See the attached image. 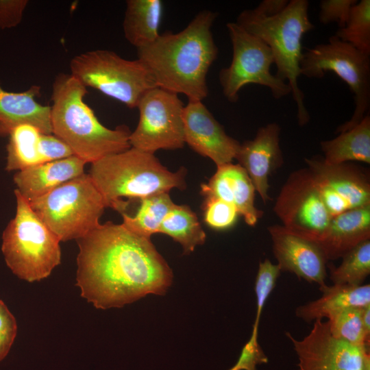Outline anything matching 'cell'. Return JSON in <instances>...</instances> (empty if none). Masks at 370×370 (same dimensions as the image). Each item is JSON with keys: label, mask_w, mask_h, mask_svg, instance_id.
Returning <instances> with one entry per match:
<instances>
[{"label": "cell", "mask_w": 370, "mask_h": 370, "mask_svg": "<svg viewBox=\"0 0 370 370\" xmlns=\"http://www.w3.org/2000/svg\"><path fill=\"white\" fill-rule=\"evenodd\" d=\"M362 370H370L369 351L366 352L364 354Z\"/></svg>", "instance_id": "f35d334b"}, {"label": "cell", "mask_w": 370, "mask_h": 370, "mask_svg": "<svg viewBox=\"0 0 370 370\" xmlns=\"http://www.w3.org/2000/svg\"><path fill=\"white\" fill-rule=\"evenodd\" d=\"M332 71L343 80L354 94L355 108L350 119L340 125L339 134L358 125L370 106V58L335 35L328 43L319 44L303 52L300 75L322 78Z\"/></svg>", "instance_id": "9c48e42d"}, {"label": "cell", "mask_w": 370, "mask_h": 370, "mask_svg": "<svg viewBox=\"0 0 370 370\" xmlns=\"http://www.w3.org/2000/svg\"><path fill=\"white\" fill-rule=\"evenodd\" d=\"M16 209L2 234L1 251L8 267L21 280L47 278L61 261L60 241L15 189Z\"/></svg>", "instance_id": "8992f818"}, {"label": "cell", "mask_w": 370, "mask_h": 370, "mask_svg": "<svg viewBox=\"0 0 370 370\" xmlns=\"http://www.w3.org/2000/svg\"><path fill=\"white\" fill-rule=\"evenodd\" d=\"M323 160L328 164L358 161L370 163V116L366 114L352 129L339 133L334 138L322 140Z\"/></svg>", "instance_id": "cb8c5ba5"}, {"label": "cell", "mask_w": 370, "mask_h": 370, "mask_svg": "<svg viewBox=\"0 0 370 370\" xmlns=\"http://www.w3.org/2000/svg\"><path fill=\"white\" fill-rule=\"evenodd\" d=\"M217 171L206 184L201 185L204 197H214L232 204L245 223L254 226L263 211L254 205L255 188L245 169L238 164L217 166Z\"/></svg>", "instance_id": "ac0fdd59"}, {"label": "cell", "mask_w": 370, "mask_h": 370, "mask_svg": "<svg viewBox=\"0 0 370 370\" xmlns=\"http://www.w3.org/2000/svg\"><path fill=\"white\" fill-rule=\"evenodd\" d=\"M338 267L329 266L333 284L360 286L370 273V240L365 241L342 257Z\"/></svg>", "instance_id": "83f0119b"}, {"label": "cell", "mask_w": 370, "mask_h": 370, "mask_svg": "<svg viewBox=\"0 0 370 370\" xmlns=\"http://www.w3.org/2000/svg\"><path fill=\"white\" fill-rule=\"evenodd\" d=\"M86 164L71 156L18 171L13 177L16 190L29 202L85 173Z\"/></svg>", "instance_id": "d6986e66"}, {"label": "cell", "mask_w": 370, "mask_h": 370, "mask_svg": "<svg viewBox=\"0 0 370 370\" xmlns=\"http://www.w3.org/2000/svg\"><path fill=\"white\" fill-rule=\"evenodd\" d=\"M41 132L29 124L14 126L9 132L5 170L21 171L45 163L41 147Z\"/></svg>", "instance_id": "d4e9b609"}, {"label": "cell", "mask_w": 370, "mask_h": 370, "mask_svg": "<svg viewBox=\"0 0 370 370\" xmlns=\"http://www.w3.org/2000/svg\"><path fill=\"white\" fill-rule=\"evenodd\" d=\"M321 296L298 306L297 317L307 323L328 319L331 314L347 308H362L370 305V285L349 286L327 284L319 286Z\"/></svg>", "instance_id": "7402d4cb"}, {"label": "cell", "mask_w": 370, "mask_h": 370, "mask_svg": "<svg viewBox=\"0 0 370 370\" xmlns=\"http://www.w3.org/2000/svg\"><path fill=\"white\" fill-rule=\"evenodd\" d=\"M356 0H322L320 2L319 18L321 23L336 22L339 28L343 27L348 19L352 7Z\"/></svg>", "instance_id": "836d02e7"}, {"label": "cell", "mask_w": 370, "mask_h": 370, "mask_svg": "<svg viewBox=\"0 0 370 370\" xmlns=\"http://www.w3.org/2000/svg\"><path fill=\"white\" fill-rule=\"evenodd\" d=\"M307 0L288 1L280 12L266 14L253 9L241 12L236 23L249 34L258 37L271 49L277 67L275 75L288 83L297 107L300 126L306 125L310 114L304 104V94L299 87L302 38L314 25L308 15Z\"/></svg>", "instance_id": "5b68a950"}, {"label": "cell", "mask_w": 370, "mask_h": 370, "mask_svg": "<svg viewBox=\"0 0 370 370\" xmlns=\"http://www.w3.org/2000/svg\"><path fill=\"white\" fill-rule=\"evenodd\" d=\"M159 233L166 234L179 243L184 254L193 252L206 238L196 214L188 206L175 204L161 223Z\"/></svg>", "instance_id": "484cf974"}, {"label": "cell", "mask_w": 370, "mask_h": 370, "mask_svg": "<svg viewBox=\"0 0 370 370\" xmlns=\"http://www.w3.org/2000/svg\"><path fill=\"white\" fill-rule=\"evenodd\" d=\"M340 40L370 56V1L361 0L351 8L345 25L334 34Z\"/></svg>", "instance_id": "f1b7e54d"}, {"label": "cell", "mask_w": 370, "mask_h": 370, "mask_svg": "<svg viewBox=\"0 0 370 370\" xmlns=\"http://www.w3.org/2000/svg\"><path fill=\"white\" fill-rule=\"evenodd\" d=\"M367 240H370V205L333 217L323 236L317 243L329 261L342 258Z\"/></svg>", "instance_id": "44dd1931"}, {"label": "cell", "mask_w": 370, "mask_h": 370, "mask_svg": "<svg viewBox=\"0 0 370 370\" xmlns=\"http://www.w3.org/2000/svg\"><path fill=\"white\" fill-rule=\"evenodd\" d=\"M71 74L84 86L95 88L130 108H134L149 90L157 87L147 68L138 59L126 60L115 52L97 49L74 56Z\"/></svg>", "instance_id": "ba28073f"}, {"label": "cell", "mask_w": 370, "mask_h": 370, "mask_svg": "<svg viewBox=\"0 0 370 370\" xmlns=\"http://www.w3.org/2000/svg\"><path fill=\"white\" fill-rule=\"evenodd\" d=\"M77 241V286L97 308L122 307L149 294L163 295L172 283V271L151 239L122 223H100Z\"/></svg>", "instance_id": "6da1fadb"}, {"label": "cell", "mask_w": 370, "mask_h": 370, "mask_svg": "<svg viewBox=\"0 0 370 370\" xmlns=\"http://www.w3.org/2000/svg\"><path fill=\"white\" fill-rule=\"evenodd\" d=\"M16 332V319L4 302L0 299V362L9 353Z\"/></svg>", "instance_id": "e575fe53"}, {"label": "cell", "mask_w": 370, "mask_h": 370, "mask_svg": "<svg viewBox=\"0 0 370 370\" xmlns=\"http://www.w3.org/2000/svg\"><path fill=\"white\" fill-rule=\"evenodd\" d=\"M299 370H362L364 354L369 347H358L334 337L328 321L317 319L310 332L302 339L291 333Z\"/></svg>", "instance_id": "5bb4252c"}, {"label": "cell", "mask_w": 370, "mask_h": 370, "mask_svg": "<svg viewBox=\"0 0 370 370\" xmlns=\"http://www.w3.org/2000/svg\"><path fill=\"white\" fill-rule=\"evenodd\" d=\"M185 143L217 166L231 163L241 143L226 134L202 101H188L183 110Z\"/></svg>", "instance_id": "9a60e30c"}, {"label": "cell", "mask_w": 370, "mask_h": 370, "mask_svg": "<svg viewBox=\"0 0 370 370\" xmlns=\"http://www.w3.org/2000/svg\"><path fill=\"white\" fill-rule=\"evenodd\" d=\"M226 27L232 45V59L230 66L219 73L224 97L231 103L236 102L241 89L249 84L266 86L276 99L291 93L288 83L270 71L274 58L269 46L236 22L227 23Z\"/></svg>", "instance_id": "30bf717a"}, {"label": "cell", "mask_w": 370, "mask_h": 370, "mask_svg": "<svg viewBox=\"0 0 370 370\" xmlns=\"http://www.w3.org/2000/svg\"><path fill=\"white\" fill-rule=\"evenodd\" d=\"M32 209L60 241L79 240L99 225L106 207L86 173L29 202Z\"/></svg>", "instance_id": "52a82bcc"}, {"label": "cell", "mask_w": 370, "mask_h": 370, "mask_svg": "<svg viewBox=\"0 0 370 370\" xmlns=\"http://www.w3.org/2000/svg\"><path fill=\"white\" fill-rule=\"evenodd\" d=\"M332 217L347 210L370 205L369 174L348 162L328 164L323 158H306Z\"/></svg>", "instance_id": "4fadbf2b"}, {"label": "cell", "mask_w": 370, "mask_h": 370, "mask_svg": "<svg viewBox=\"0 0 370 370\" xmlns=\"http://www.w3.org/2000/svg\"><path fill=\"white\" fill-rule=\"evenodd\" d=\"M273 211L283 227L315 243L322 238L332 218L308 168L290 174Z\"/></svg>", "instance_id": "7c38bea8"}, {"label": "cell", "mask_w": 370, "mask_h": 370, "mask_svg": "<svg viewBox=\"0 0 370 370\" xmlns=\"http://www.w3.org/2000/svg\"><path fill=\"white\" fill-rule=\"evenodd\" d=\"M273 254L281 271H288L299 278L325 285L328 262L319 245L298 236L282 225L269 226Z\"/></svg>", "instance_id": "2e32d148"}, {"label": "cell", "mask_w": 370, "mask_h": 370, "mask_svg": "<svg viewBox=\"0 0 370 370\" xmlns=\"http://www.w3.org/2000/svg\"><path fill=\"white\" fill-rule=\"evenodd\" d=\"M164 5L160 0H127L123 21L126 40L137 49L159 37Z\"/></svg>", "instance_id": "603a6c76"}, {"label": "cell", "mask_w": 370, "mask_h": 370, "mask_svg": "<svg viewBox=\"0 0 370 370\" xmlns=\"http://www.w3.org/2000/svg\"><path fill=\"white\" fill-rule=\"evenodd\" d=\"M204 221L212 229L225 230L236 222L239 213L230 203L214 197H205L202 205Z\"/></svg>", "instance_id": "4dcf8cb0"}, {"label": "cell", "mask_w": 370, "mask_h": 370, "mask_svg": "<svg viewBox=\"0 0 370 370\" xmlns=\"http://www.w3.org/2000/svg\"><path fill=\"white\" fill-rule=\"evenodd\" d=\"M280 132L281 128L276 123L260 127L252 140L240 145L235 158L249 175L264 203L270 199L269 177L284 163L280 145Z\"/></svg>", "instance_id": "e0dca14e"}, {"label": "cell", "mask_w": 370, "mask_h": 370, "mask_svg": "<svg viewBox=\"0 0 370 370\" xmlns=\"http://www.w3.org/2000/svg\"><path fill=\"white\" fill-rule=\"evenodd\" d=\"M268 362V357L258 343V328L253 326L251 335L243 346L237 362L228 370H257V365Z\"/></svg>", "instance_id": "d6a6232c"}, {"label": "cell", "mask_w": 370, "mask_h": 370, "mask_svg": "<svg viewBox=\"0 0 370 370\" xmlns=\"http://www.w3.org/2000/svg\"><path fill=\"white\" fill-rule=\"evenodd\" d=\"M361 309L347 308L328 318L331 334L340 340L358 347H369L370 340L365 334Z\"/></svg>", "instance_id": "f546056e"}, {"label": "cell", "mask_w": 370, "mask_h": 370, "mask_svg": "<svg viewBox=\"0 0 370 370\" xmlns=\"http://www.w3.org/2000/svg\"><path fill=\"white\" fill-rule=\"evenodd\" d=\"M84 86L71 73L58 74L52 84L50 117L52 134L86 163L131 147V131L125 125L105 127L84 101Z\"/></svg>", "instance_id": "3957f363"}, {"label": "cell", "mask_w": 370, "mask_h": 370, "mask_svg": "<svg viewBox=\"0 0 370 370\" xmlns=\"http://www.w3.org/2000/svg\"><path fill=\"white\" fill-rule=\"evenodd\" d=\"M28 3L27 0H0V29L18 25Z\"/></svg>", "instance_id": "d590c367"}, {"label": "cell", "mask_w": 370, "mask_h": 370, "mask_svg": "<svg viewBox=\"0 0 370 370\" xmlns=\"http://www.w3.org/2000/svg\"><path fill=\"white\" fill-rule=\"evenodd\" d=\"M288 3L287 0H264L255 8L266 14H274L282 11Z\"/></svg>", "instance_id": "8d00e7d4"}, {"label": "cell", "mask_w": 370, "mask_h": 370, "mask_svg": "<svg viewBox=\"0 0 370 370\" xmlns=\"http://www.w3.org/2000/svg\"><path fill=\"white\" fill-rule=\"evenodd\" d=\"M88 175L106 207L126 213L127 199H142L173 188L186 187L184 168L172 172L154 153L134 147L108 156L91 164Z\"/></svg>", "instance_id": "277c9868"}, {"label": "cell", "mask_w": 370, "mask_h": 370, "mask_svg": "<svg viewBox=\"0 0 370 370\" xmlns=\"http://www.w3.org/2000/svg\"><path fill=\"white\" fill-rule=\"evenodd\" d=\"M136 108L139 121L130 136L132 147L154 153L184 147V106L178 95L155 87L143 96Z\"/></svg>", "instance_id": "8fae6325"}, {"label": "cell", "mask_w": 370, "mask_h": 370, "mask_svg": "<svg viewBox=\"0 0 370 370\" xmlns=\"http://www.w3.org/2000/svg\"><path fill=\"white\" fill-rule=\"evenodd\" d=\"M134 215L123 214L122 224L135 234L145 238L159 233L163 220L174 206L169 193L153 195L140 200Z\"/></svg>", "instance_id": "4316f807"}, {"label": "cell", "mask_w": 370, "mask_h": 370, "mask_svg": "<svg viewBox=\"0 0 370 370\" xmlns=\"http://www.w3.org/2000/svg\"><path fill=\"white\" fill-rule=\"evenodd\" d=\"M281 270L277 264L265 259L260 262L255 282L256 314L253 326L259 327V322L265 303L273 290Z\"/></svg>", "instance_id": "1f68e13d"}, {"label": "cell", "mask_w": 370, "mask_h": 370, "mask_svg": "<svg viewBox=\"0 0 370 370\" xmlns=\"http://www.w3.org/2000/svg\"><path fill=\"white\" fill-rule=\"evenodd\" d=\"M361 314L366 336L370 340V305L361 309Z\"/></svg>", "instance_id": "74e56055"}, {"label": "cell", "mask_w": 370, "mask_h": 370, "mask_svg": "<svg viewBox=\"0 0 370 370\" xmlns=\"http://www.w3.org/2000/svg\"><path fill=\"white\" fill-rule=\"evenodd\" d=\"M217 12L204 10L177 33L165 32L152 44L138 49V59L147 68L157 87L188 101L208 96L207 75L217 58L212 27Z\"/></svg>", "instance_id": "7a4b0ae2"}, {"label": "cell", "mask_w": 370, "mask_h": 370, "mask_svg": "<svg viewBox=\"0 0 370 370\" xmlns=\"http://www.w3.org/2000/svg\"><path fill=\"white\" fill-rule=\"evenodd\" d=\"M40 86L32 85L27 90L15 92L4 90L0 84V136L21 124H29L44 134H52L50 106L39 103Z\"/></svg>", "instance_id": "ffe728a7"}]
</instances>
